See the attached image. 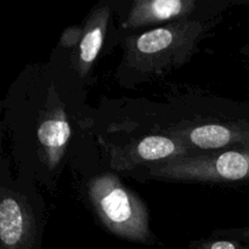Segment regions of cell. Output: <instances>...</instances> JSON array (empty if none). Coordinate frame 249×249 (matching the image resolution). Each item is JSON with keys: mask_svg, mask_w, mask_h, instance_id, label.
<instances>
[{"mask_svg": "<svg viewBox=\"0 0 249 249\" xmlns=\"http://www.w3.org/2000/svg\"><path fill=\"white\" fill-rule=\"evenodd\" d=\"M190 249H249V231L216 230L208 237L191 242Z\"/></svg>", "mask_w": 249, "mask_h": 249, "instance_id": "ba28073f", "label": "cell"}, {"mask_svg": "<svg viewBox=\"0 0 249 249\" xmlns=\"http://www.w3.org/2000/svg\"><path fill=\"white\" fill-rule=\"evenodd\" d=\"M100 146L102 163L107 164V169L118 174H126L136 168L195 153L181 140L163 134L128 135L126 140L121 142L100 138Z\"/></svg>", "mask_w": 249, "mask_h": 249, "instance_id": "5b68a950", "label": "cell"}, {"mask_svg": "<svg viewBox=\"0 0 249 249\" xmlns=\"http://www.w3.org/2000/svg\"><path fill=\"white\" fill-rule=\"evenodd\" d=\"M83 194L97 223L112 235L141 245H155L147 204L129 189L119 174L96 168L85 173Z\"/></svg>", "mask_w": 249, "mask_h": 249, "instance_id": "3957f363", "label": "cell"}, {"mask_svg": "<svg viewBox=\"0 0 249 249\" xmlns=\"http://www.w3.org/2000/svg\"><path fill=\"white\" fill-rule=\"evenodd\" d=\"M229 5H231L229 0H134L121 29L135 31L184 19L213 18L221 16Z\"/></svg>", "mask_w": 249, "mask_h": 249, "instance_id": "8992f818", "label": "cell"}, {"mask_svg": "<svg viewBox=\"0 0 249 249\" xmlns=\"http://www.w3.org/2000/svg\"><path fill=\"white\" fill-rule=\"evenodd\" d=\"M113 11V2L102 0L95 5L78 29L75 45L71 53L74 71L84 83H89L94 65L99 57L106 39L107 28Z\"/></svg>", "mask_w": 249, "mask_h": 249, "instance_id": "52a82bcc", "label": "cell"}, {"mask_svg": "<svg viewBox=\"0 0 249 249\" xmlns=\"http://www.w3.org/2000/svg\"><path fill=\"white\" fill-rule=\"evenodd\" d=\"M221 21L223 16L184 19L141 33L124 34L117 82L126 89H135L179 70L198 53L202 41Z\"/></svg>", "mask_w": 249, "mask_h": 249, "instance_id": "7a4b0ae2", "label": "cell"}, {"mask_svg": "<svg viewBox=\"0 0 249 249\" xmlns=\"http://www.w3.org/2000/svg\"><path fill=\"white\" fill-rule=\"evenodd\" d=\"M17 175L48 191L68 169L85 173L102 163L99 112L88 102V84L74 71L70 51L57 48L43 63L28 65L1 102Z\"/></svg>", "mask_w": 249, "mask_h": 249, "instance_id": "6da1fadb", "label": "cell"}, {"mask_svg": "<svg viewBox=\"0 0 249 249\" xmlns=\"http://www.w3.org/2000/svg\"><path fill=\"white\" fill-rule=\"evenodd\" d=\"M39 185L16 174L4 155L0 162V249H40L48 221Z\"/></svg>", "mask_w": 249, "mask_h": 249, "instance_id": "277c9868", "label": "cell"}]
</instances>
